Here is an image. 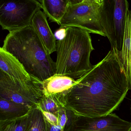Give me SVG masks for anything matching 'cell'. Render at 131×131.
Segmentation results:
<instances>
[{"label":"cell","instance_id":"cell-18","mask_svg":"<svg viewBox=\"0 0 131 131\" xmlns=\"http://www.w3.org/2000/svg\"><path fill=\"white\" fill-rule=\"evenodd\" d=\"M56 116L58 124L64 131H68L77 117L72 111L65 107H63L58 111Z\"/></svg>","mask_w":131,"mask_h":131},{"label":"cell","instance_id":"cell-3","mask_svg":"<svg viewBox=\"0 0 131 131\" xmlns=\"http://www.w3.org/2000/svg\"><path fill=\"white\" fill-rule=\"evenodd\" d=\"M66 29L65 38L57 42L56 74L76 80L93 68L90 58L94 49L88 31L75 27Z\"/></svg>","mask_w":131,"mask_h":131},{"label":"cell","instance_id":"cell-14","mask_svg":"<svg viewBox=\"0 0 131 131\" xmlns=\"http://www.w3.org/2000/svg\"><path fill=\"white\" fill-rule=\"evenodd\" d=\"M68 4V0H43V11L50 20L59 25Z\"/></svg>","mask_w":131,"mask_h":131},{"label":"cell","instance_id":"cell-4","mask_svg":"<svg viewBox=\"0 0 131 131\" xmlns=\"http://www.w3.org/2000/svg\"><path fill=\"white\" fill-rule=\"evenodd\" d=\"M127 0H103L100 8L101 23L112 48L118 53L123 47Z\"/></svg>","mask_w":131,"mask_h":131},{"label":"cell","instance_id":"cell-19","mask_svg":"<svg viewBox=\"0 0 131 131\" xmlns=\"http://www.w3.org/2000/svg\"><path fill=\"white\" fill-rule=\"evenodd\" d=\"M43 112L46 131H64L58 124L57 117L56 115L45 112Z\"/></svg>","mask_w":131,"mask_h":131},{"label":"cell","instance_id":"cell-12","mask_svg":"<svg viewBox=\"0 0 131 131\" xmlns=\"http://www.w3.org/2000/svg\"><path fill=\"white\" fill-rule=\"evenodd\" d=\"M118 54L126 73L128 89L131 90V11L129 9L126 12L122 50Z\"/></svg>","mask_w":131,"mask_h":131},{"label":"cell","instance_id":"cell-6","mask_svg":"<svg viewBox=\"0 0 131 131\" xmlns=\"http://www.w3.org/2000/svg\"><path fill=\"white\" fill-rule=\"evenodd\" d=\"M41 9L42 4L37 0H0V24L9 32L30 26Z\"/></svg>","mask_w":131,"mask_h":131},{"label":"cell","instance_id":"cell-10","mask_svg":"<svg viewBox=\"0 0 131 131\" xmlns=\"http://www.w3.org/2000/svg\"><path fill=\"white\" fill-rule=\"evenodd\" d=\"M76 82V80L68 76L55 74L42 82L44 95L55 96L64 103L65 96Z\"/></svg>","mask_w":131,"mask_h":131},{"label":"cell","instance_id":"cell-17","mask_svg":"<svg viewBox=\"0 0 131 131\" xmlns=\"http://www.w3.org/2000/svg\"><path fill=\"white\" fill-rule=\"evenodd\" d=\"M29 113L13 120L0 121V131H26L29 122Z\"/></svg>","mask_w":131,"mask_h":131},{"label":"cell","instance_id":"cell-7","mask_svg":"<svg viewBox=\"0 0 131 131\" xmlns=\"http://www.w3.org/2000/svg\"><path fill=\"white\" fill-rule=\"evenodd\" d=\"M101 4L91 5L85 1L76 4H68L60 21L61 28L75 27L89 33L106 37L101 23Z\"/></svg>","mask_w":131,"mask_h":131},{"label":"cell","instance_id":"cell-16","mask_svg":"<svg viewBox=\"0 0 131 131\" xmlns=\"http://www.w3.org/2000/svg\"><path fill=\"white\" fill-rule=\"evenodd\" d=\"M38 106L42 111L56 115L58 111L65 107V105L62 100L55 96L44 95Z\"/></svg>","mask_w":131,"mask_h":131},{"label":"cell","instance_id":"cell-9","mask_svg":"<svg viewBox=\"0 0 131 131\" xmlns=\"http://www.w3.org/2000/svg\"><path fill=\"white\" fill-rule=\"evenodd\" d=\"M47 16L41 10L34 15L31 25L36 31L45 49L50 54L57 51V42L47 20Z\"/></svg>","mask_w":131,"mask_h":131},{"label":"cell","instance_id":"cell-2","mask_svg":"<svg viewBox=\"0 0 131 131\" xmlns=\"http://www.w3.org/2000/svg\"><path fill=\"white\" fill-rule=\"evenodd\" d=\"M2 48L17 59L31 76L42 82L56 74L55 62L32 25L9 32Z\"/></svg>","mask_w":131,"mask_h":131},{"label":"cell","instance_id":"cell-20","mask_svg":"<svg viewBox=\"0 0 131 131\" xmlns=\"http://www.w3.org/2000/svg\"><path fill=\"white\" fill-rule=\"evenodd\" d=\"M66 28H60L55 33V37L56 40L58 41L63 40L66 36Z\"/></svg>","mask_w":131,"mask_h":131},{"label":"cell","instance_id":"cell-5","mask_svg":"<svg viewBox=\"0 0 131 131\" xmlns=\"http://www.w3.org/2000/svg\"><path fill=\"white\" fill-rule=\"evenodd\" d=\"M43 96L42 82L34 78L15 80L0 70V98L32 108L38 106Z\"/></svg>","mask_w":131,"mask_h":131},{"label":"cell","instance_id":"cell-24","mask_svg":"<svg viewBox=\"0 0 131 131\" xmlns=\"http://www.w3.org/2000/svg\"><path fill=\"white\" fill-rule=\"evenodd\" d=\"M37 1H39L40 3H41V4H42L43 0H37Z\"/></svg>","mask_w":131,"mask_h":131},{"label":"cell","instance_id":"cell-8","mask_svg":"<svg viewBox=\"0 0 131 131\" xmlns=\"http://www.w3.org/2000/svg\"><path fill=\"white\" fill-rule=\"evenodd\" d=\"M68 131H131V122L112 113L93 117L77 115Z\"/></svg>","mask_w":131,"mask_h":131},{"label":"cell","instance_id":"cell-22","mask_svg":"<svg viewBox=\"0 0 131 131\" xmlns=\"http://www.w3.org/2000/svg\"><path fill=\"white\" fill-rule=\"evenodd\" d=\"M68 4H76L81 3L84 1V0H68Z\"/></svg>","mask_w":131,"mask_h":131},{"label":"cell","instance_id":"cell-13","mask_svg":"<svg viewBox=\"0 0 131 131\" xmlns=\"http://www.w3.org/2000/svg\"><path fill=\"white\" fill-rule=\"evenodd\" d=\"M32 108L0 98V121L13 120L23 117L27 114Z\"/></svg>","mask_w":131,"mask_h":131},{"label":"cell","instance_id":"cell-15","mask_svg":"<svg viewBox=\"0 0 131 131\" xmlns=\"http://www.w3.org/2000/svg\"><path fill=\"white\" fill-rule=\"evenodd\" d=\"M29 120L26 131H46L43 111L38 106L29 112Z\"/></svg>","mask_w":131,"mask_h":131},{"label":"cell","instance_id":"cell-11","mask_svg":"<svg viewBox=\"0 0 131 131\" xmlns=\"http://www.w3.org/2000/svg\"><path fill=\"white\" fill-rule=\"evenodd\" d=\"M0 70L12 78L18 81H28L33 78L17 59L2 47L0 48Z\"/></svg>","mask_w":131,"mask_h":131},{"label":"cell","instance_id":"cell-21","mask_svg":"<svg viewBox=\"0 0 131 131\" xmlns=\"http://www.w3.org/2000/svg\"><path fill=\"white\" fill-rule=\"evenodd\" d=\"M84 1L85 2L91 5H96L100 4L96 0H84Z\"/></svg>","mask_w":131,"mask_h":131},{"label":"cell","instance_id":"cell-1","mask_svg":"<svg viewBox=\"0 0 131 131\" xmlns=\"http://www.w3.org/2000/svg\"><path fill=\"white\" fill-rule=\"evenodd\" d=\"M128 90L126 73L118 52L111 48L102 61L76 80L65 96V107L78 116L107 115L117 109Z\"/></svg>","mask_w":131,"mask_h":131},{"label":"cell","instance_id":"cell-25","mask_svg":"<svg viewBox=\"0 0 131 131\" xmlns=\"http://www.w3.org/2000/svg\"></svg>","mask_w":131,"mask_h":131},{"label":"cell","instance_id":"cell-23","mask_svg":"<svg viewBox=\"0 0 131 131\" xmlns=\"http://www.w3.org/2000/svg\"><path fill=\"white\" fill-rule=\"evenodd\" d=\"M97 2H98L99 4H101L102 3V2H103V0H97Z\"/></svg>","mask_w":131,"mask_h":131}]
</instances>
